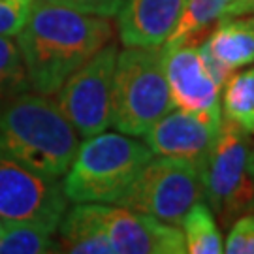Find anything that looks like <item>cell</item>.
I'll list each match as a JSON object with an SVG mask.
<instances>
[{"instance_id": "6da1fadb", "label": "cell", "mask_w": 254, "mask_h": 254, "mask_svg": "<svg viewBox=\"0 0 254 254\" xmlns=\"http://www.w3.org/2000/svg\"><path fill=\"white\" fill-rule=\"evenodd\" d=\"M111 38L113 27L108 17L53 0H32L17 34L30 87L40 94H55Z\"/></svg>"}, {"instance_id": "7a4b0ae2", "label": "cell", "mask_w": 254, "mask_h": 254, "mask_svg": "<svg viewBox=\"0 0 254 254\" xmlns=\"http://www.w3.org/2000/svg\"><path fill=\"white\" fill-rule=\"evenodd\" d=\"M79 134L47 94L23 92L0 109V156L44 177L68 172Z\"/></svg>"}, {"instance_id": "3957f363", "label": "cell", "mask_w": 254, "mask_h": 254, "mask_svg": "<svg viewBox=\"0 0 254 254\" xmlns=\"http://www.w3.org/2000/svg\"><path fill=\"white\" fill-rule=\"evenodd\" d=\"M154 154L127 134L85 137L64 173L63 190L73 203H119Z\"/></svg>"}, {"instance_id": "277c9868", "label": "cell", "mask_w": 254, "mask_h": 254, "mask_svg": "<svg viewBox=\"0 0 254 254\" xmlns=\"http://www.w3.org/2000/svg\"><path fill=\"white\" fill-rule=\"evenodd\" d=\"M173 108L162 46H125L117 55L113 73L111 127L127 136H145Z\"/></svg>"}, {"instance_id": "5b68a950", "label": "cell", "mask_w": 254, "mask_h": 254, "mask_svg": "<svg viewBox=\"0 0 254 254\" xmlns=\"http://www.w3.org/2000/svg\"><path fill=\"white\" fill-rule=\"evenodd\" d=\"M253 137L224 119L215 149L201 173L203 198L226 226L247 213H254Z\"/></svg>"}, {"instance_id": "8992f818", "label": "cell", "mask_w": 254, "mask_h": 254, "mask_svg": "<svg viewBox=\"0 0 254 254\" xmlns=\"http://www.w3.org/2000/svg\"><path fill=\"white\" fill-rule=\"evenodd\" d=\"M203 200L200 170L181 158H151L117 205L179 226L187 211Z\"/></svg>"}, {"instance_id": "52a82bcc", "label": "cell", "mask_w": 254, "mask_h": 254, "mask_svg": "<svg viewBox=\"0 0 254 254\" xmlns=\"http://www.w3.org/2000/svg\"><path fill=\"white\" fill-rule=\"evenodd\" d=\"M117 55L115 44L104 46L55 92L59 108L83 139L111 127V92Z\"/></svg>"}, {"instance_id": "ba28073f", "label": "cell", "mask_w": 254, "mask_h": 254, "mask_svg": "<svg viewBox=\"0 0 254 254\" xmlns=\"http://www.w3.org/2000/svg\"><path fill=\"white\" fill-rule=\"evenodd\" d=\"M68 198L57 179L44 177L0 156V218L55 230L66 213Z\"/></svg>"}, {"instance_id": "9c48e42d", "label": "cell", "mask_w": 254, "mask_h": 254, "mask_svg": "<svg viewBox=\"0 0 254 254\" xmlns=\"http://www.w3.org/2000/svg\"><path fill=\"white\" fill-rule=\"evenodd\" d=\"M222 127V115H203L173 108L147 132L145 143L153 154L181 158L203 173Z\"/></svg>"}, {"instance_id": "30bf717a", "label": "cell", "mask_w": 254, "mask_h": 254, "mask_svg": "<svg viewBox=\"0 0 254 254\" xmlns=\"http://www.w3.org/2000/svg\"><path fill=\"white\" fill-rule=\"evenodd\" d=\"M102 220L113 254H185L187 243L179 228L130 207L102 203Z\"/></svg>"}, {"instance_id": "8fae6325", "label": "cell", "mask_w": 254, "mask_h": 254, "mask_svg": "<svg viewBox=\"0 0 254 254\" xmlns=\"http://www.w3.org/2000/svg\"><path fill=\"white\" fill-rule=\"evenodd\" d=\"M162 51L173 106L203 115H222L220 87L205 70L198 46L187 42L173 47L162 46Z\"/></svg>"}, {"instance_id": "7c38bea8", "label": "cell", "mask_w": 254, "mask_h": 254, "mask_svg": "<svg viewBox=\"0 0 254 254\" xmlns=\"http://www.w3.org/2000/svg\"><path fill=\"white\" fill-rule=\"evenodd\" d=\"M189 0H125L117 28L125 46L160 47L175 30Z\"/></svg>"}, {"instance_id": "4fadbf2b", "label": "cell", "mask_w": 254, "mask_h": 254, "mask_svg": "<svg viewBox=\"0 0 254 254\" xmlns=\"http://www.w3.org/2000/svg\"><path fill=\"white\" fill-rule=\"evenodd\" d=\"M63 251L73 254H113L102 220V203H75L59 222Z\"/></svg>"}, {"instance_id": "5bb4252c", "label": "cell", "mask_w": 254, "mask_h": 254, "mask_svg": "<svg viewBox=\"0 0 254 254\" xmlns=\"http://www.w3.org/2000/svg\"><path fill=\"white\" fill-rule=\"evenodd\" d=\"M228 68L236 70L254 63V17H228L218 21L215 32L203 42Z\"/></svg>"}, {"instance_id": "9a60e30c", "label": "cell", "mask_w": 254, "mask_h": 254, "mask_svg": "<svg viewBox=\"0 0 254 254\" xmlns=\"http://www.w3.org/2000/svg\"><path fill=\"white\" fill-rule=\"evenodd\" d=\"M187 253L220 254L224 253V241L215 220V213L207 203L196 201L181 220Z\"/></svg>"}, {"instance_id": "2e32d148", "label": "cell", "mask_w": 254, "mask_h": 254, "mask_svg": "<svg viewBox=\"0 0 254 254\" xmlns=\"http://www.w3.org/2000/svg\"><path fill=\"white\" fill-rule=\"evenodd\" d=\"M222 106L226 121L254 136V68L232 73L222 87Z\"/></svg>"}, {"instance_id": "e0dca14e", "label": "cell", "mask_w": 254, "mask_h": 254, "mask_svg": "<svg viewBox=\"0 0 254 254\" xmlns=\"http://www.w3.org/2000/svg\"><path fill=\"white\" fill-rule=\"evenodd\" d=\"M232 0H189L172 36L164 44L166 47L181 46L200 36L209 27L226 17L228 6Z\"/></svg>"}, {"instance_id": "ac0fdd59", "label": "cell", "mask_w": 254, "mask_h": 254, "mask_svg": "<svg viewBox=\"0 0 254 254\" xmlns=\"http://www.w3.org/2000/svg\"><path fill=\"white\" fill-rule=\"evenodd\" d=\"M55 230L30 224V222H6L2 224L0 254H42L59 251L53 241Z\"/></svg>"}, {"instance_id": "d6986e66", "label": "cell", "mask_w": 254, "mask_h": 254, "mask_svg": "<svg viewBox=\"0 0 254 254\" xmlns=\"http://www.w3.org/2000/svg\"><path fill=\"white\" fill-rule=\"evenodd\" d=\"M30 83L17 42L0 36V109L9 100L28 91Z\"/></svg>"}, {"instance_id": "ffe728a7", "label": "cell", "mask_w": 254, "mask_h": 254, "mask_svg": "<svg viewBox=\"0 0 254 254\" xmlns=\"http://www.w3.org/2000/svg\"><path fill=\"white\" fill-rule=\"evenodd\" d=\"M224 253L254 254V213H247L232 222L224 243Z\"/></svg>"}, {"instance_id": "44dd1931", "label": "cell", "mask_w": 254, "mask_h": 254, "mask_svg": "<svg viewBox=\"0 0 254 254\" xmlns=\"http://www.w3.org/2000/svg\"><path fill=\"white\" fill-rule=\"evenodd\" d=\"M32 0H0V36H17Z\"/></svg>"}, {"instance_id": "7402d4cb", "label": "cell", "mask_w": 254, "mask_h": 254, "mask_svg": "<svg viewBox=\"0 0 254 254\" xmlns=\"http://www.w3.org/2000/svg\"><path fill=\"white\" fill-rule=\"evenodd\" d=\"M61 4H66V6L85 11V13H92V15L113 17V15H117L125 0H63Z\"/></svg>"}, {"instance_id": "603a6c76", "label": "cell", "mask_w": 254, "mask_h": 254, "mask_svg": "<svg viewBox=\"0 0 254 254\" xmlns=\"http://www.w3.org/2000/svg\"><path fill=\"white\" fill-rule=\"evenodd\" d=\"M198 51H200L201 63H203V66H205V70H207L209 75L215 79V83H217L218 87H220V91H222V87H224L228 79L232 77L234 70H232V68H228L222 61H218L217 57L209 51V47L205 46V44L198 46Z\"/></svg>"}, {"instance_id": "cb8c5ba5", "label": "cell", "mask_w": 254, "mask_h": 254, "mask_svg": "<svg viewBox=\"0 0 254 254\" xmlns=\"http://www.w3.org/2000/svg\"><path fill=\"white\" fill-rule=\"evenodd\" d=\"M247 13H254V0H232L224 19L239 17V15H247Z\"/></svg>"}, {"instance_id": "d4e9b609", "label": "cell", "mask_w": 254, "mask_h": 254, "mask_svg": "<svg viewBox=\"0 0 254 254\" xmlns=\"http://www.w3.org/2000/svg\"><path fill=\"white\" fill-rule=\"evenodd\" d=\"M2 224H4V220L0 218V236H2Z\"/></svg>"}, {"instance_id": "484cf974", "label": "cell", "mask_w": 254, "mask_h": 254, "mask_svg": "<svg viewBox=\"0 0 254 254\" xmlns=\"http://www.w3.org/2000/svg\"><path fill=\"white\" fill-rule=\"evenodd\" d=\"M53 2H63V0H53Z\"/></svg>"}]
</instances>
